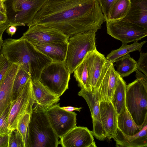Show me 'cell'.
<instances>
[{"label":"cell","mask_w":147,"mask_h":147,"mask_svg":"<svg viewBox=\"0 0 147 147\" xmlns=\"http://www.w3.org/2000/svg\"><path fill=\"white\" fill-rule=\"evenodd\" d=\"M105 21L98 0H49L33 23L55 28L69 37L89 31L97 32Z\"/></svg>","instance_id":"obj_1"},{"label":"cell","mask_w":147,"mask_h":147,"mask_svg":"<svg viewBox=\"0 0 147 147\" xmlns=\"http://www.w3.org/2000/svg\"><path fill=\"white\" fill-rule=\"evenodd\" d=\"M12 64L28 72L32 81L39 80L43 69L52 62L22 36L18 39L3 40L1 53Z\"/></svg>","instance_id":"obj_2"},{"label":"cell","mask_w":147,"mask_h":147,"mask_svg":"<svg viewBox=\"0 0 147 147\" xmlns=\"http://www.w3.org/2000/svg\"><path fill=\"white\" fill-rule=\"evenodd\" d=\"M45 110L34 104L29 124L27 147H57L58 137Z\"/></svg>","instance_id":"obj_3"},{"label":"cell","mask_w":147,"mask_h":147,"mask_svg":"<svg viewBox=\"0 0 147 147\" xmlns=\"http://www.w3.org/2000/svg\"><path fill=\"white\" fill-rule=\"evenodd\" d=\"M126 107L137 125L147 124V84L137 79L126 85Z\"/></svg>","instance_id":"obj_4"},{"label":"cell","mask_w":147,"mask_h":147,"mask_svg":"<svg viewBox=\"0 0 147 147\" xmlns=\"http://www.w3.org/2000/svg\"><path fill=\"white\" fill-rule=\"evenodd\" d=\"M49 0H5L7 22L11 26H29L38 11Z\"/></svg>","instance_id":"obj_5"},{"label":"cell","mask_w":147,"mask_h":147,"mask_svg":"<svg viewBox=\"0 0 147 147\" xmlns=\"http://www.w3.org/2000/svg\"><path fill=\"white\" fill-rule=\"evenodd\" d=\"M96 32L94 30L89 31L69 38L65 61L70 74L82 62L88 52L96 49Z\"/></svg>","instance_id":"obj_6"},{"label":"cell","mask_w":147,"mask_h":147,"mask_svg":"<svg viewBox=\"0 0 147 147\" xmlns=\"http://www.w3.org/2000/svg\"><path fill=\"white\" fill-rule=\"evenodd\" d=\"M70 76L65 61H52L43 69L38 80L51 93L60 97L68 88Z\"/></svg>","instance_id":"obj_7"},{"label":"cell","mask_w":147,"mask_h":147,"mask_svg":"<svg viewBox=\"0 0 147 147\" xmlns=\"http://www.w3.org/2000/svg\"><path fill=\"white\" fill-rule=\"evenodd\" d=\"M107 33L122 44L138 41L147 35V29L121 20H107Z\"/></svg>","instance_id":"obj_8"},{"label":"cell","mask_w":147,"mask_h":147,"mask_svg":"<svg viewBox=\"0 0 147 147\" xmlns=\"http://www.w3.org/2000/svg\"><path fill=\"white\" fill-rule=\"evenodd\" d=\"M34 103L30 78L18 97L11 103L8 121L9 131L16 128L19 120L25 113H32Z\"/></svg>","instance_id":"obj_9"},{"label":"cell","mask_w":147,"mask_h":147,"mask_svg":"<svg viewBox=\"0 0 147 147\" xmlns=\"http://www.w3.org/2000/svg\"><path fill=\"white\" fill-rule=\"evenodd\" d=\"M28 27L23 36L34 46L67 41L69 38L58 29L36 22Z\"/></svg>","instance_id":"obj_10"},{"label":"cell","mask_w":147,"mask_h":147,"mask_svg":"<svg viewBox=\"0 0 147 147\" xmlns=\"http://www.w3.org/2000/svg\"><path fill=\"white\" fill-rule=\"evenodd\" d=\"M46 113L56 134L60 138L76 126L77 114L61 108L57 103L48 109Z\"/></svg>","instance_id":"obj_11"},{"label":"cell","mask_w":147,"mask_h":147,"mask_svg":"<svg viewBox=\"0 0 147 147\" xmlns=\"http://www.w3.org/2000/svg\"><path fill=\"white\" fill-rule=\"evenodd\" d=\"M119 75L114 69L113 63L107 60L103 66L97 85L99 102L111 101Z\"/></svg>","instance_id":"obj_12"},{"label":"cell","mask_w":147,"mask_h":147,"mask_svg":"<svg viewBox=\"0 0 147 147\" xmlns=\"http://www.w3.org/2000/svg\"><path fill=\"white\" fill-rule=\"evenodd\" d=\"M78 95L86 101L90 109L92 119L94 136L98 140L103 141L107 138L100 117L98 92L91 89L89 91L81 89Z\"/></svg>","instance_id":"obj_13"},{"label":"cell","mask_w":147,"mask_h":147,"mask_svg":"<svg viewBox=\"0 0 147 147\" xmlns=\"http://www.w3.org/2000/svg\"><path fill=\"white\" fill-rule=\"evenodd\" d=\"M63 147H96L92 131L87 127L76 126L59 141Z\"/></svg>","instance_id":"obj_14"},{"label":"cell","mask_w":147,"mask_h":147,"mask_svg":"<svg viewBox=\"0 0 147 147\" xmlns=\"http://www.w3.org/2000/svg\"><path fill=\"white\" fill-rule=\"evenodd\" d=\"M19 66L12 64L0 84V117L12 101V88L14 79Z\"/></svg>","instance_id":"obj_15"},{"label":"cell","mask_w":147,"mask_h":147,"mask_svg":"<svg viewBox=\"0 0 147 147\" xmlns=\"http://www.w3.org/2000/svg\"><path fill=\"white\" fill-rule=\"evenodd\" d=\"M101 121L106 137L110 140L117 128L118 114L110 100L99 102Z\"/></svg>","instance_id":"obj_16"},{"label":"cell","mask_w":147,"mask_h":147,"mask_svg":"<svg viewBox=\"0 0 147 147\" xmlns=\"http://www.w3.org/2000/svg\"><path fill=\"white\" fill-rule=\"evenodd\" d=\"M90 88L97 90L98 82L103 66L107 61L104 55L97 49L88 52L86 55Z\"/></svg>","instance_id":"obj_17"},{"label":"cell","mask_w":147,"mask_h":147,"mask_svg":"<svg viewBox=\"0 0 147 147\" xmlns=\"http://www.w3.org/2000/svg\"><path fill=\"white\" fill-rule=\"evenodd\" d=\"M112 138L119 147H146L147 146V124L137 134L129 136L117 128Z\"/></svg>","instance_id":"obj_18"},{"label":"cell","mask_w":147,"mask_h":147,"mask_svg":"<svg viewBox=\"0 0 147 147\" xmlns=\"http://www.w3.org/2000/svg\"><path fill=\"white\" fill-rule=\"evenodd\" d=\"M130 7L121 20L147 29V0H130Z\"/></svg>","instance_id":"obj_19"},{"label":"cell","mask_w":147,"mask_h":147,"mask_svg":"<svg viewBox=\"0 0 147 147\" xmlns=\"http://www.w3.org/2000/svg\"><path fill=\"white\" fill-rule=\"evenodd\" d=\"M34 104L46 111L60 100V97L53 94L38 80L32 81Z\"/></svg>","instance_id":"obj_20"},{"label":"cell","mask_w":147,"mask_h":147,"mask_svg":"<svg viewBox=\"0 0 147 147\" xmlns=\"http://www.w3.org/2000/svg\"><path fill=\"white\" fill-rule=\"evenodd\" d=\"M68 41L38 44L34 47L40 52L50 58L53 62L65 61L67 55Z\"/></svg>","instance_id":"obj_21"},{"label":"cell","mask_w":147,"mask_h":147,"mask_svg":"<svg viewBox=\"0 0 147 147\" xmlns=\"http://www.w3.org/2000/svg\"><path fill=\"white\" fill-rule=\"evenodd\" d=\"M117 128L125 134L131 136L138 133L143 127L136 124L125 107L117 115Z\"/></svg>","instance_id":"obj_22"},{"label":"cell","mask_w":147,"mask_h":147,"mask_svg":"<svg viewBox=\"0 0 147 147\" xmlns=\"http://www.w3.org/2000/svg\"><path fill=\"white\" fill-rule=\"evenodd\" d=\"M126 86L125 82L119 75L116 86L111 100L118 115L126 107Z\"/></svg>","instance_id":"obj_23"},{"label":"cell","mask_w":147,"mask_h":147,"mask_svg":"<svg viewBox=\"0 0 147 147\" xmlns=\"http://www.w3.org/2000/svg\"><path fill=\"white\" fill-rule=\"evenodd\" d=\"M115 62L116 71L122 78L127 76L137 70L136 61L131 57L129 53L117 59Z\"/></svg>","instance_id":"obj_24"},{"label":"cell","mask_w":147,"mask_h":147,"mask_svg":"<svg viewBox=\"0 0 147 147\" xmlns=\"http://www.w3.org/2000/svg\"><path fill=\"white\" fill-rule=\"evenodd\" d=\"M74 77L81 88L89 91L91 90L86 55L82 62L74 71Z\"/></svg>","instance_id":"obj_25"},{"label":"cell","mask_w":147,"mask_h":147,"mask_svg":"<svg viewBox=\"0 0 147 147\" xmlns=\"http://www.w3.org/2000/svg\"><path fill=\"white\" fill-rule=\"evenodd\" d=\"M146 42V40L140 42L136 41L129 45L122 44L119 49L112 50L106 58L109 61L114 63L117 59L130 52L136 51H140L142 46Z\"/></svg>","instance_id":"obj_26"},{"label":"cell","mask_w":147,"mask_h":147,"mask_svg":"<svg viewBox=\"0 0 147 147\" xmlns=\"http://www.w3.org/2000/svg\"><path fill=\"white\" fill-rule=\"evenodd\" d=\"M130 0H117L111 6L107 20H121L127 14L130 7Z\"/></svg>","instance_id":"obj_27"},{"label":"cell","mask_w":147,"mask_h":147,"mask_svg":"<svg viewBox=\"0 0 147 147\" xmlns=\"http://www.w3.org/2000/svg\"><path fill=\"white\" fill-rule=\"evenodd\" d=\"M30 78L29 74L19 66L13 84L12 101L18 97L25 84Z\"/></svg>","instance_id":"obj_28"},{"label":"cell","mask_w":147,"mask_h":147,"mask_svg":"<svg viewBox=\"0 0 147 147\" xmlns=\"http://www.w3.org/2000/svg\"><path fill=\"white\" fill-rule=\"evenodd\" d=\"M31 113H27L23 115L19 120L16 127L22 137L25 147H27L29 124Z\"/></svg>","instance_id":"obj_29"},{"label":"cell","mask_w":147,"mask_h":147,"mask_svg":"<svg viewBox=\"0 0 147 147\" xmlns=\"http://www.w3.org/2000/svg\"><path fill=\"white\" fill-rule=\"evenodd\" d=\"M8 147H25L22 137L17 128L9 134Z\"/></svg>","instance_id":"obj_30"},{"label":"cell","mask_w":147,"mask_h":147,"mask_svg":"<svg viewBox=\"0 0 147 147\" xmlns=\"http://www.w3.org/2000/svg\"><path fill=\"white\" fill-rule=\"evenodd\" d=\"M11 103L6 108L0 117V134H9L11 131L8 129V119Z\"/></svg>","instance_id":"obj_31"},{"label":"cell","mask_w":147,"mask_h":147,"mask_svg":"<svg viewBox=\"0 0 147 147\" xmlns=\"http://www.w3.org/2000/svg\"><path fill=\"white\" fill-rule=\"evenodd\" d=\"M136 62L137 70L147 76V53H143L140 51V58Z\"/></svg>","instance_id":"obj_32"},{"label":"cell","mask_w":147,"mask_h":147,"mask_svg":"<svg viewBox=\"0 0 147 147\" xmlns=\"http://www.w3.org/2000/svg\"><path fill=\"white\" fill-rule=\"evenodd\" d=\"M12 64L2 54H0V84L10 67Z\"/></svg>","instance_id":"obj_33"},{"label":"cell","mask_w":147,"mask_h":147,"mask_svg":"<svg viewBox=\"0 0 147 147\" xmlns=\"http://www.w3.org/2000/svg\"><path fill=\"white\" fill-rule=\"evenodd\" d=\"M117 0H98L102 12L106 21L107 20L110 9L113 3Z\"/></svg>","instance_id":"obj_34"},{"label":"cell","mask_w":147,"mask_h":147,"mask_svg":"<svg viewBox=\"0 0 147 147\" xmlns=\"http://www.w3.org/2000/svg\"><path fill=\"white\" fill-rule=\"evenodd\" d=\"M135 71L136 72V77L137 79L142 83L147 84V76L137 70H136Z\"/></svg>","instance_id":"obj_35"},{"label":"cell","mask_w":147,"mask_h":147,"mask_svg":"<svg viewBox=\"0 0 147 147\" xmlns=\"http://www.w3.org/2000/svg\"><path fill=\"white\" fill-rule=\"evenodd\" d=\"M8 134H0V147H8Z\"/></svg>","instance_id":"obj_36"},{"label":"cell","mask_w":147,"mask_h":147,"mask_svg":"<svg viewBox=\"0 0 147 147\" xmlns=\"http://www.w3.org/2000/svg\"><path fill=\"white\" fill-rule=\"evenodd\" d=\"M6 30V32L8 34L12 36L16 34L17 28L16 26L12 25L9 26Z\"/></svg>","instance_id":"obj_37"},{"label":"cell","mask_w":147,"mask_h":147,"mask_svg":"<svg viewBox=\"0 0 147 147\" xmlns=\"http://www.w3.org/2000/svg\"><path fill=\"white\" fill-rule=\"evenodd\" d=\"M61 108L68 112H71L74 111H76L80 112L82 107H75L71 106L63 107H61Z\"/></svg>","instance_id":"obj_38"},{"label":"cell","mask_w":147,"mask_h":147,"mask_svg":"<svg viewBox=\"0 0 147 147\" xmlns=\"http://www.w3.org/2000/svg\"><path fill=\"white\" fill-rule=\"evenodd\" d=\"M11 26L7 22L5 23H0V32H4L9 26Z\"/></svg>","instance_id":"obj_39"},{"label":"cell","mask_w":147,"mask_h":147,"mask_svg":"<svg viewBox=\"0 0 147 147\" xmlns=\"http://www.w3.org/2000/svg\"><path fill=\"white\" fill-rule=\"evenodd\" d=\"M7 17L6 14L0 12V23H5L7 22Z\"/></svg>","instance_id":"obj_40"},{"label":"cell","mask_w":147,"mask_h":147,"mask_svg":"<svg viewBox=\"0 0 147 147\" xmlns=\"http://www.w3.org/2000/svg\"><path fill=\"white\" fill-rule=\"evenodd\" d=\"M4 0H0V12L6 14Z\"/></svg>","instance_id":"obj_41"},{"label":"cell","mask_w":147,"mask_h":147,"mask_svg":"<svg viewBox=\"0 0 147 147\" xmlns=\"http://www.w3.org/2000/svg\"><path fill=\"white\" fill-rule=\"evenodd\" d=\"M4 32H0V54L2 47L3 44V40L2 38L3 34Z\"/></svg>","instance_id":"obj_42"},{"label":"cell","mask_w":147,"mask_h":147,"mask_svg":"<svg viewBox=\"0 0 147 147\" xmlns=\"http://www.w3.org/2000/svg\"></svg>","instance_id":"obj_43"}]
</instances>
